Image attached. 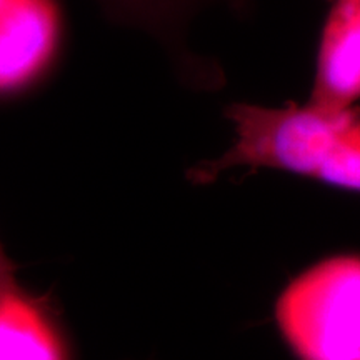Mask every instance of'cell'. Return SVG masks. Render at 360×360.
I'll list each match as a JSON object with an SVG mask.
<instances>
[{
	"instance_id": "6da1fadb",
	"label": "cell",
	"mask_w": 360,
	"mask_h": 360,
	"mask_svg": "<svg viewBox=\"0 0 360 360\" xmlns=\"http://www.w3.org/2000/svg\"><path fill=\"white\" fill-rule=\"evenodd\" d=\"M277 322L300 360H360V257L323 260L287 287Z\"/></svg>"
},
{
	"instance_id": "7a4b0ae2",
	"label": "cell",
	"mask_w": 360,
	"mask_h": 360,
	"mask_svg": "<svg viewBox=\"0 0 360 360\" xmlns=\"http://www.w3.org/2000/svg\"><path fill=\"white\" fill-rule=\"evenodd\" d=\"M62 30L56 0H0V98L27 94L51 74Z\"/></svg>"
},
{
	"instance_id": "3957f363",
	"label": "cell",
	"mask_w": 360,
	"mask_h": 360,
	"mask_svg": "<svg viewBox=\"0 0 360 360\" xmlns=\"http://www.w3.org/2000/svg\"><path fill=\"white\" fill-rule=\"evenodd\" d=\"M360 98V0H332L319 44L310 103L344 110Z\"/></svg>"
},
{
	"instance_id": "277c9868",
	"label": "cell",
	"mask_w": 360,
	"mask_h": 360,
	"mask_svg": "<svg viewBox=\"0 0 360 360\" xmlns=\"http://www.w3.org/2000/svg\"><path fill=\"white\" fill-rule=\"evenodd\" d=\"M290 172L360 192V109H321Z\"/></svg>"
},
{
	"instance_id": "5b68a950",
	"label": "cell",
	"mask_w": 360,
	"mask_h": 360,
	"mask_svg": "<svg viewBox=\"0 0 360 360\" xmlns=\"http://www.w3.org/2000/svg\"><path fill=\"white\" fill-rule=\"evenodd\" d=\"M0 360H70L49 299L25 289L0 294Z\"/></svg>"
},
{
	"instance_id": "8992f818",
	"label": "cell",
	"mask_w": 360,
	"mask_h": 360,
	"mask_svg": "<svg viewBox=\"0 0 360 360\" xmlns=\"http://www.w3.org/2000/svg\"><path fill=\"white\" fill-rule=\"evenodd\" d=\"M119 20L147 30H167L187 0H98Z\"/></svg>"
},
{
	"instance_id": "52a82bcc",
	"label": "cell",
	"mask_w": 360,
	"mask_h": 360,
	"mask_svg": "<svg viewBox=\"0 0 360 360\" xmlns=\"http://www.w3.org/2000/svg\"><path fill=\"white\" fill-rule=\"evenodd\" d=\"M24 289L17 281L15 265L8 259L7 252L0 244V294H8V292H19Z\"/></svg>"
}]
</instances>
